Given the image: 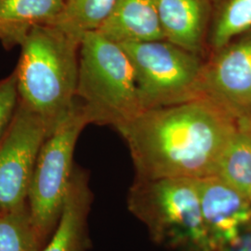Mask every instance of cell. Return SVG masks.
Wrapping results in <instances>:
<instances>
[{"label": "cell", "mask_w": 251, "mask_h": 251, "mask_svg": "<svg viewBox=\"0 0 251 251\" xmlns=\"http://www.w3.org/2000/svg\"><path fill=\"white\" fill-rule=\"evenodd\" d=\"M53 128L19 100L0 141V213L25 205L36 160Z\"/></svg>", "instance_id": "7"}, {"label": "cell", "mask_w": 251, "mask_h": 251, "mask_svg": "<svg viewBox=\"0 0 251 251\" xmlns=\"http://www.w3.org/2000/svg\"><path fill=\"white\" fill-rule=\"evenodd\" d=\"M236 124L251 140V109L241 112L235 116Z\"/></svg>", "instance_id": "20"}, {"label": "cell", "mask_w": 251, "mask_h": 251, "mask_svg": "<svg viewBox=\"0 0 251 251\" xmlns=\"http://www.w3.org/2000/svg\"><path fill=\"white\" fill-rule=\"evenodd\" d=\"M93 201L86 171L75 166L59 223L39 251H87L91 247L88 218Z\"/></svg>", "instance_id": "10"}, {"label": "cell", "mask_w": 251, "mask_h": 251, "mask_svg": "<svg viewBox=\"0 0 251 251\" xmlns=\"http://www.w3.org/2000/svg\"><path fill=\"white\" fill-rule=\"evenodd\" d=\"M80 41L54 25L34 28L20 46L19 100L52 128L76 99Z\"/></svg>", "instance_id": "2"}, {"label": "cell", "mask_w": 251, "mask_h": 251, "mask_svg": "<svg viewBox=\"0 0 251 251\" xmlns=\"http://www.w3.org/2000/svg\"><path fill=\"white\" fill-rule=\"evenodd\" d=\"M216 177L248 196L251 191V140L238 126L218 164Z\"/></svg>", "instance_id": "16"}, {"label": "cell", "mask_w": 251, "mask_h": 251, "mask_svg": "<svg viewBox=\"0 0 251 251\" xmlns=\"http://www.w3.org/2000/svg\"><path fill=\"white\" fill-rule=\"evenodd\" d=\"M237 128L231 112L206 98L144 110L117 127L134 165L135 179H203Z\"/></svg>", "instance_id": "1"}, {"label": "cell", "mask_w": 251, "mask_h": 251, "mask_svg": "<svg viewBox=\"0 0 251 251\" xmlns=\"http://www.w3.org/2000/svg\"><path fill=\"white\" fill-rule=\"evenodd\" d=\"M64 0H0V42L5 49L22 45L37 26L54 25Z\"/></svg>", "instance_id": "13"}, {"label": "cell", "mask_w": 251, "mask_h": 251, "mask_svg": "<svg viewBox=\"0 0 251 251\" xmlns=\"http://www.w3.org/2000/svg\"><path fill=\"white\" fill-rule=\"evenodd\" d=\"M120 45L133 66L144 111L200 98V55L166 39Z\"/></svg>", "instance_id": "6"}, {"label": "cell", "mask_w": 251, "mask_h": 251, "mask_svg": "<svg viewBox=\"0 0 251 251\" xmlns=\"http://www.w3.org/2000/svg\"><path fill=\"white\" fill-rule=\"evenodd\" d=\"M227 247L230 251H251V224L244 227Z\"/></svg>", "instance_id": "19"}, {"label": "cell", "mask_w": 251, "mask_h": 251, "mask_svg": "<svg viewBox=\"0 0 251 251\" xmlns=\"http://www.w3.org/2000/svg\"><path fill=\"white\" fill-rule=\"evenodd\" d=\"M164 38L201 56L208 41L211 0H156Z\"/></svg>", "instance_id": "11"}, {"label": "cell", "mask_w": 251, "mask_h": 251, "mask_svg": "<svg viewBox=\"0 0 251 251\" xmlns=\"http://www.w3.org/2000/svg\"><path fill=\"white\" fill-rule=\"evenodd\" d=\"M117 0H64L54 25L80 41L87 33L97 32L110 16Z\"/></svg>", "instance_id": "15"}, {"label": "cell", "mask_w": 251, "mask_h": 251, "mask_svg": "<svg viewBox=\"0 0 251 251\" xmlns=\"http://www.w3.org/2000/svg\"><path fill=\"white\" fill-rule=\"evenodd\" d=\"M206 251H230L227 246H222V247H211Z\"/></svg>", "instance_id": "21"}, {"label": "cell", "mask_w": 251, "mask_h": 251, "mask_svg": "<svg viewBox=\"0 0 251 251\" xmlns=\"http://www.w3.org/2000/svg\"><path fill=\"white\" fill-rule=\"evenodd\" d=\"M212 19L207 43L212 52L251 29V0H211Z\"/></svg>", "instance_id": "14"}, {"label": "cell", "mask_w": 251, "mask_h": 251, "mask_svg": "<svg viewBox=\"0 0 251 251\" xmlns=\"http://www.w3.org/2000/svg\"><path fill=\"white\" fill-rule=\"evenodd\" d=\"M97 32L117 44L165 39L156 0H117Z\"/></svg>", "instance_id": "12"}, {"label": "cell", "mask_w": 251, "mask_h": 251, "mask_svg": "<svg viewBox=\"0 0 251 251\" xmlns=\"http://www.w3.org/2000/svg\"><path fill=\"white\" fill-rule=\"evenodd\" d=\"M248 198H249V200H250V203H251V193H250V194H249V195H248Z\"/></svg>", "instance_id": "22"}, {"label": "cell", "mask_w": 251, "mask_h": 251, "mask_svg": "<svg viewBox=\"0 0 251 251\" xmlns=\"http://www.w3.org/2000/svg\"><path fill=\"white\" fill-rule=\"evenodd\" d=\"M127 207L144 224L152 241L168 251L211 248L200 208L198 179H135Z\"/></svg>", "instance_id": "4"}, {"label": "cell", "mask_w": 251, "mask_h": 251, "mask_svg": "<svg viewBox=\"0 0 251 251\" xmlns=\"http://www.w3.org/2000/svg\"><path fill=\"white\" fill-rule=\"evenodd\" d=\"M41 248L27 202L0 213V251H39Z\"/></svg>", "instance_id": "17"}, {"label": "cell", "mask_w": 251, "mask_h": 251, "mask_svg": "<svg viewBox=\"0 0 251 251\" xmlns=\"http://www.w3.org/2000/svg\"><path fill=\"white\" fill-rule=\"evenodd\" d=\"M75 99L67 115L47 137L38 154L27 196L30 215L43 247L59 223L75 169L74 152L83 129L90 125Z\"/></svg>", "instance_id": "5"}, {"label": "cell", "mask_w": 251, "mask_h": 251, "mask_svg": "<svg viewBox=\"0 0 251 251\" xmlns=\"http://www.w3.org/2000/svg\"><path fill=\"white\" fill-rule=\"evenodd\" d=\"M76 100L90 124L115 129L144 111L127 54L120 44L99 32L87 33L81 38Z\"/></svg>", "instance_id": "3"}, {"label": "cell", "mask_w": 251, "mask_h": 251, "mask_svg": "<svg viewBox=\"0 0 251 251\" xmlns=\"http://www.w3.org/2000/svg\"><path fill=\"white\" fill-rule=\"evenodd\" d=\"M200 98L214 101L234 117L251 109V29L204 63Z\"/></svg>", "instance_id": "8"}, {"label": "cell", "mask_w": 251, "mask_h": 251, "mask_svg": "<svg viewBox=\"0 0 251 251\" xmlns=\"http://www.w3.org/2000/svg\"><path fill=\"white\" fill-rule=\"evenodd\" d=\"M197 179L201 214L210 246H227L251 224L248 196L216 176Z\"/></svg>", "instance_id": "9"}, {"label": "cell", "mask_w": 251, "mask_h": 251, "mask_svg": "<svg viewBox=\"0 0 251 251\" xmlns=\"http://www.w3.org/2000/svg\"><path fill=\"white\" fill-rule=\"evenodd\" d=\"M19 103L15 71L0 79V141L9 127Z\"/></svg>", "instance_id": "18"}]
</instances>
